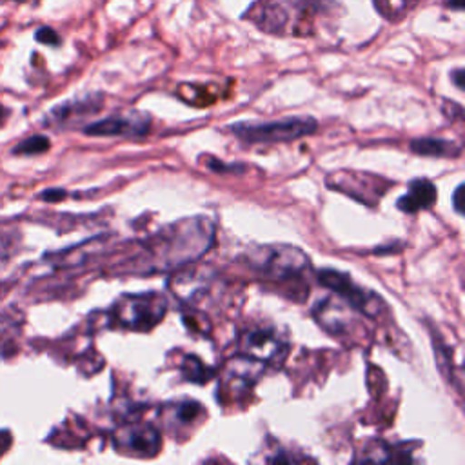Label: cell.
Returning <instances> with one entry per match:
<instances>
[{
  "label": "cell",
  "mask_w": 465,
  "mask_h": 465,
  "mask_svg": "<svg viewBox=\"0 0 465 465\" xmlns=\"http://www.w3.org/2000/svg\"><path fill=\"white\" fill-rule=\"evenodd\" d=\"M327 185L365 205H376V202L387 193L391 182L369 173L336 171L327 176Z\"/></svg>",
  "instance_id": "8"
},
{
  "label": "cell",
  "mask_w": 465,
  "mask_h": 465,
  "mask_svg": "<svg viewBox=\"0 0 465 465\" xmlns=\"http://www.w3.org/2000/svg\"><path fill=\"white\" fill-rule=\"evenodd\" d=\"M165 312V296L156 291H149L136 294H122L113 303L109 318L116 327L136 332H147L163 320Z\"/></svg>",
  "instance_id": "3"
},
{
  "label": "cell",
  "mask_w": 465,
  "mask_h": 465,
  "mask_svg": "<svg viewBox=\"0 0 465 465\" xmlns=\"http://www.w3.org/2000/svg\"><path fill=\"white\" fill-rule=\"evenodd\" d=\"M102 94H87L84 98H76V100H69L64 102L60 105H56L45 118L47 125L53 127H74L78 125L82 120H85L87 116L98 113V109L102 107Z\"/></svg>",
  "instance_id": "12"
},
{
  "label": "cell",
  "mask_w": 465,
  "mask_h": 465,
  "mask_svg": "<svg viewBox=\"0 0 465 465\" xmlns=\"http://www.w3.org/2000/svg\"><path fill=\"white\" fill-rule=\"evenodd\" d=\"M149 127L151 116L147 113L131 111L87 124L84 133L89 136H143L149 133Z\"/></svg>",
  "instance_id": "11"
},
{
  "label": "cell",
  "mask_w": 465,
  "mask_h": 465,
  "mask_svg": "<svg viewBox=\"0 0 465 465\" xmlns=\"http://www.w3.org/2000/svg\"><path fill=\"white\" fill-rule=\"evenodd\" d=\"M463 191H465V187H463V183H460L456 189H454V194H452V205H454V211L458 213V214H461L463 213V202H461V196H463Z\"/></svg>",
  "instance_id": "24"
},
{
  "label": "cell",
  "mask_w": 465,
  "mask_h": 465,
  "mask_svg": "<svg viewBox=\"0 0 465 465\" xmlns=\"http://www.w3.org/2000/svg\"><path fill=\"white\" fill-rule=\"evenodd\" d=\"M354 309L343 307L338 300L325 298L318 302L312 309V314L316 322L332 336H343V334H352L356 327V318L352 316Z\"/></svg>",
  "instance_id": "13"
},
{
  "label": "cell",
  "mask_w": 465,
  "mask_h": 465,
  "mask_svg": "<svg viewBox=\"0 0 465 465\" xmlns=\"http://www.w3.org/2000/svg\"><path fill=\"white\" fill-rule=\"evenodd\" d=\"M265 363L240 354L231 358L220 372V398L222 401H238L256 385Z\"/></svg>",
  "instance_id": "6"
},
{
  "label": "cell",
  "mask_w": 465,
  "mask_h": 465,
  "mask_svg": "<svg viewBox=\"0 0 465 465\" xmlns=\"http://www.w3.org/2000/svg\"><path fill=\"white\" fill-rule=\"evenodd\" d=\"M5 2H22V0H5Z\"/></svg>",
  "instance_id": "30"
},
{
  "label": "cell",
  "mask_w": 465,
  "mask_h": 465,
  "mask_svg": "<svg viewBox=\"0 0 465 465\" xmlns=\"http://www.w3.org/2000/svg\"><path fill=\"white\" fill-rule=\"evenodd\" d=\"M214 242V223L207 216H191L162 227L143 240L140 251L124 262L122 272H169L198 262Z\"/></svg>",
  "instance_id": "1"
},
{
  "label": "cell",
  "mask_w": 465,
  "mask_h": 465,
  "mask_svg": "<svg viewBox=\"0 0 465 465\" xmlns=\"http://www.w3.org/2000/svg\"><path fill=\"white\" fill-rule=\"evenodd\" d=\"M183 318V323L194 331V332H200V334H207L211 331V322L207 320V316L196 309H189V312H183L182 314Z\"/></svg>",
  "instance_id": "20"
},
{
  "label": "cell",
  "mask_w": 465,
  "mask_h": 465,
  "mask_svg": "<svg viewBox=\"0 0 465 465\" xmlns=\"http://www.w3.org/2000/svg\"><path fill=\"white\" fill-rule=\"evenodd\" d=\"M411 149L416 154L421 156H434V158H454L460 154V145L445 140V138H438V136H423V138H414L411 142Z\"/></svg>",
  "instance_id": "16"
},
{
  "label": "cell",
  "mask_w": 465,
  "mask_h": 465,
  "mask_svg": "<svg viewBox=\"0 0 465 465\" xmlns=\"http://www.w3.org/2000/svg\"><path fill=\"white\" fill-rule=\"evenodd\" d=\"M289 352V341L272 327H252L240 336V354L265 365H280Z\"/></svg>",
  "instance_id": "7"
},
{
  "label": "cell",
  "mask_w": 465,
  "mask_h": 465,
  "mask_svg": "<svg viewBox=\"0 0 465 465\" xmlns=\"http://www.w3.org/2000/svg\"><path fill=\"white\" fill-rule=\"evenodd\" d=\"M214 276L216 274L207 265H183L176 269V272L169 278V289L182 303L193 307L209 292Z\"/></svg>",
  "instance_id": "10"
},
{
  "label": "cell",
  "mask_w": 465,
  "mask_h": 465,
  "mask_svg": "<svg viewBox=\"0 0 465 465\" xmlns=\"http://www.w3.org/2000/svg\"><path fill=\"white\" fill-rule=\"evenodd\" d=\"M49 138L44 136V134H33L25 140H22L15 149L13 153L15 154H40V153H45L49 149Z\"/></svg>",
  "instance_id": "18"
},
{
  "label": "cell",
  "mask_w": 465,
  "mask_h": 465,
  "mask_svg": "<svg viewBox=\"0 0 465 465\" xmlns=\"http://www.w3.org/2000/svg\"><path fill=\"white\" fill-rule=\"evenodd\" d=\"M35 38L40 42V44H45V45H60V36L54 29L44 25L40 27L36 33H35Z\"/></svg>",
  "instance_id": "22"
},
{
  "label": "cell",
  "mask_w": 465,
  "mask_h": 465,
  "mask_svg": "<svg viewBox=\"0 0 465 465\" xmlns=\"http://www.w3.org/2000/svg\"><path fill=\"white\" fill-rule=\"evenodd\" d=\"M318 122L311 116H285L271 122H238L229 131L245 143H280L312 134Z\"/></svg>",
  "instance_id": "4"
},
{
  "label": "cell",
  "mask_w": 465,
  "mask_h": 465,
  "mask_svg": "<svg viewBox=\"0 0 465 465\" xmlns=\"http://www.w3.org/2000/svg\"><path fill=\"white\" fill-rule=\"evenodd\" d=\"M245 263L260 278L276 283L289 285L292 291H300L307 298V278L311 274L309 256L296 245H258L245 252Z\"/></svg>",
  "instance_id": "2"
},
{
  "label": "cell",
  "mask_w": 465,
  "mask_h": 465,
  "mask_svg": "<svg viewBox=\"0 0 465 465\" xmlns=\"http://www.w3.org/2000/svg\"><path fill=\"white\" fill-rule=\"evenodd\" d=\"M65 194H67V193L62 191V189H47V191L42 193V198L47 200V202H58V200L65 198Z\"/></svg>",
  "instance_id": "25"
},
{
  "label": "cell",
  "mask_w": 465,
  "mask_h": 465,
  "mask_svg": "<svg viewBox=\"0 0 465 465\" xmlns=\"http://www.w3.org/2000/svg\"><path fill=\"white\" fill-rule=\"evenodd\" d=\"M180 371L183 374V378L187 381H193V383H207L209 380H213L214 376V369L207 367L198 356L194 354H189L183 358V361L180 363Z\"/></svg>",
  "instance_id": "17"
},
{
  "label": "cell",
  "mask_w": 465,
  "mask_h": 465,
  "mask_svg": "<svg viewBox=\"0 0 465 465\" xmlns=\"http://www.w3.org/2000/svg\"><path fill=\"white\" fill-rule=\"evenodd\" d=\"M436 198H438V191L434 183L427 178H416L409 183V191L398 198L396 207L403 213L412 214V213L432 207Z\"/></svg>",
  "instance_id": "14"
},
{
  "label": "cell",
  "mask_w": 465,
  "mask_h": 465,
  "mask_svg": "<svg viewBox=\"0 0 465 465\" xmlns=\"http://www.w3.org/2000/svg\"><path fill=\"white\" fill-rule=\"evenodd\" d=\"M414 0H374L376 9L385 16V18H400L407 9H411Z\"/></svg>",
  "instance_id": "19"
},
{
  "label": "cell",
  "mask_w": 465,
  "mask_h": 465,
  "mask_svg": "<svg viewBox=\"0 0 465 465\" xmlns=\"http://www.w3.org/2000/svg\"><path fill=\"white\" fill-rule=\"evenodd\" d=\"M203 412H205L203 407L194 400L169 403L163 409V423L169 430L174 432L176 429L198 423V420L203 416Z\"/></svg>",
  "instance_id": "15"
},
{
  "label": "cell",
  "mask_w": 465,
  "mask_h": 465,
  "mask_svg": "<svg viewBox=\"0 0 465 465\" xmlns=\"http://www.w3.org/2000/svg\"><path fill=\"white\" fill-rule=\"evenodd\" d=\"M9 443H11V436H9V432H5V430H0V456H2V454L7 450Z\"/></svg>",
  "instance_id": "26"
},
{
  "label": "cell",
  "mask_w": 465,
  "mask_h": 465,
  "mask_svg": "<svg viewBox=\"0 0 465 465\" xmlns=\"http://www.w3.org/2000/svg\"><path fill=\"white\" fill-rule=\"evenodd\" d=\"M205 165L213 171V173H234V171H243V165H234V163H223L222 160H216V158H211V160H205Z\"/></svg>",
  "instance_id": "23"
},
{
  "label": "cell",
  "mask_w": 465,
  "mask_h": 465,
  "mask_svg": "<svg viewBox=\"0 0 465 465\" xmlns=\"http://www.w3.org/2000/svg\"><path fill=\"white\" fill-rule=\"evenodd\" d=\"M114 449L133 458H153L158 454L162 438L156 427L142 421H127L113 436Z\"/></svg>",
  "instance_id": "9"
},
{
  "label": "cell",
  "mask_w": 465,
  "mask_h": 465,
  "mask_svg": "<svg viewBox=\"0 0 465 465\" xmlns=\"http://www.w3.org/2000/svg\"><path fill=\"white\" fill-rule=\"evenodd\" d=\"M449 5L452 9H461L463 7V0H449Z\"/></svg>",
  "instance_id": "29"
},
{
  "label": "cell",
  "mask_w": 465,
  "mask_h": 465,
  "mask_svg": "<svg viewBox=\"0 0 465 465\" xmlns=\"http://www.w3.org/2000/svg\"><path fill=\"white\" fill-rule=\"evenodd\" d=\"M5 118H7V109L0 104V127L4 125V122H5Z\"/></svg>",
  "instance_id": "28"
},
{
  "label": "cell",
  "mask_w": 465,
  "mask_h": 465,
  "mask_svg": "<svg viewBox=\"0 0 465 465\" xmlns=\"http://www.w3.org/2000/svg\"><path fill=\"white\" fill-rule=\"evenodd\" d=\"M463 69H456V71H452V80H454V84H456V87L458 89H463Z\"/></svg>",
  "instance_id": "27"
},
{
  "label": "cell",
  "mask_w": 465,
  "mask_h": 465,
  "mask_svg": "<svg viewBox=\"0 0 465 465\" xmlns=\"http://www.w3.org/2000/svg\"><path fill=\"white\" fill-rule=\"evenodd\" d=\"M318 282L323 287L334 291L341 300H345L349 303L351 309L360 311L361 314H365L369 318L376 320L387 309L385 302L378 294H374L369 289L360 287L345 272H340L334 269H322V271H318Z\"/></svg>",
  "instance_id": "5"
},
{
  "label": "cell",
  "mask_w": 465,
  "mask_h": 465,
  "mask_svg": "<svg viewBox=\"0 0 465 465\" xmlns=\"http://www.w3.org/2000/svg\"><path fill=\"white\" fill-rule=\"evenodd\" d=\"M15 252V234L0 231V263L5 262Z\"/></svg>",
  "instance_id": "21"
}]
</instances>
